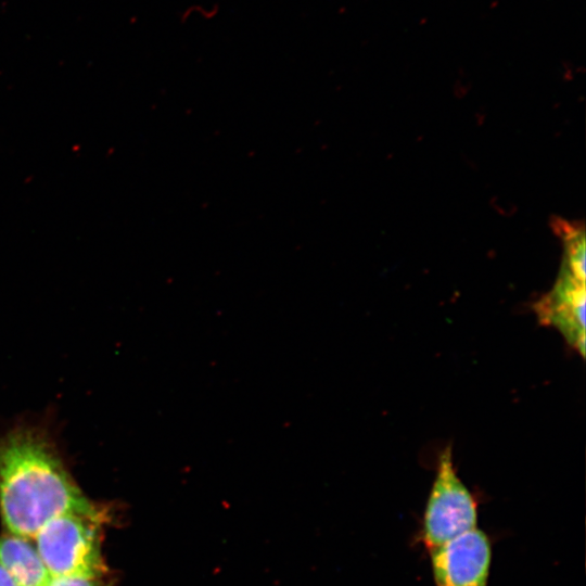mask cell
<instances>
[{
  "label": "cell",
  "mask_w": 586,
  "mask_h": 586,
  "mask_svg": "<svg viewBox=\"0 0 586 586\" xmlns=\"http://www.w3.org/2000/svg\"><path fill=\"white\" fill-rule=\"evenodd\" d=\"M65 513L107 517L69 472L47 421L23 420L0 435V515L9 533L33 539Z\"/></svg>",
  "instance_id": "1"
},
{
  "label": "cell",
  "mask_w": 586,
  "mask_h": 586,
  "mask_svg": "<svg viewBox=\"0 0 586 586\" xmlns=\"http://www.w3.org/2000/svg\"><path fill=\"white\" fill-rule=\"evenodd\" d=\"M105 519L65 513L43 524L33 540L51 577L107 575L101 549Z\"/></svg>",
  "instance_id": "2"
},
{
  "label": "cell",
  "mask_w": 586,
  "mask_h": 586,
  "mask_svg": "<svg viewBox=\"0 0 586 586\" xmlns=\"http://www.w3.org/2000/svg\"><path fill=\"white\" fill-rule=\"evenodd\" d=\"M477 504L458 476L451 447L440 455L436 475L422 518L421 538L431 549L476 527Z\"/></svg>",
  "instance_id": "3"
},
{
  "label": "cell",
  "mask_w": 586,
  "mask_h": 586,
  "mask_svg": "<svg viewBox=\"0 0 586 586\" xmlns=\"http://www.w3.org/2000/svg\"><path fill=\"white\" fill-rule=\"evenodd\" d=\"M429 550L435 586L488 585L492 546L477 527Z\"/></svg>",
  "instance_id": "4"
},
{
  "label": "cell",
  "mask_w": 586,
  "mask_h": 586,
  "mask_svg": "<svg viewBox=\"0 0 586 586\" xmlns=\"http://www.w3.org/2000/svg\"><path fill=\"white\" fill-rule=\"evenodd\" d=\"M585 272L562 260L553 288L534 305L545 326L556 328L566 343L585 356Z\"/></svg>",
  "instance_id": "5"
},
{
  "label": "cell",
  "mask_w": 586,
  "mask_h": 586,
  "mask_svg": "<svg viewBox=\"0 0 586 586\" xmlns=\"http://www.w3.org/2000/svg\"><path fill=\"white\" fill-rule=\"evenodd\" d=\"M0 565L17 586H47L51 578L34 543L11 533L0 535Z\"/></svg>",
  "instance_id": "6"
},
{
  "label": "cell",
  "mask_w": 586,
  "mask_h": 586,
  "mask_svg": "<svg viewBox=\"0 0 586 586\" xmlns=\"http://www.w3.org/2000/svg\"><path fill=\"white\" fill-rule=\"evenodd\" d=\"M47 586H110L106 576L69 575L51 577Z\"/></svg>",
  "instance_id": "7"
},
{
  "label": "cell",
  "mask_w": 586,
  "mask_h": 586,
  "mask_svg": "<svg viewBox=\"0 0 586 586\" xmlns=\"http://www.w3.org/2000/svg\"><path fill=\"white\" fill-rule=\"evenodd\" d=\"M0 586H17L8 572L0 565Z\"/></svg>",
  "instance_id": "8"
}]
</instances>
